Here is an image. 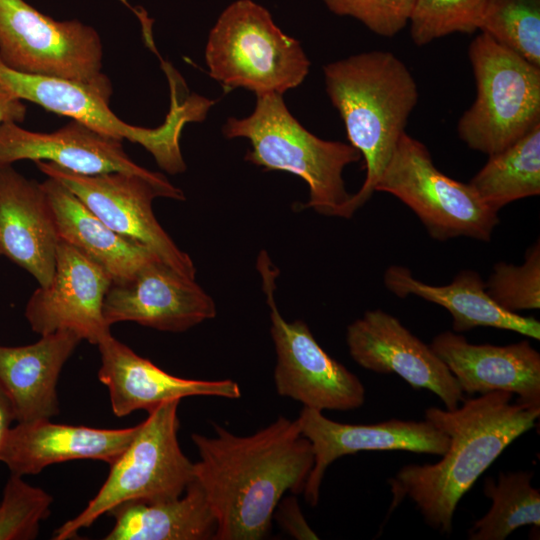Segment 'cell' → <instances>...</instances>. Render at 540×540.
<instances>
[{
    "label": "cell",
    "mask_w": 540,
    "mask_h": 540,
    "mask_svg": "<svg viewBox=\"0 0 540 540\" xmlns=\"http://www.w3.org/2000/svg\"><path fill=\"white\" fill-rule=\"evenodd\" d=\"M107 514L115 524L105 540H208L216 530L205 495L195 480L179 497L127 501Z\"/></svg>",
    "instance_id": "cell-25"
},
{
    "label": "cell",
    "mask_w": 540,
    "mask_h": 540,
    "mask_svg": "<svg viewBox=\"0 0 540 540\" xmlns=\"http://www.w3.org/2000/svg\"><path fill=\"white\" fill-rule=\"evenodd\" d=\"M181 400L161 403L148 412L97 494L74 518L58 527L54 540L75 537L100 516L127 501H159L181 496L194 480L193 462L178 442Z\"/></svg>",
    "instance_id": "cell-7"
},
{
    "label": "cell",
    "mask_w": 540,
    "mask_h": 540,
    "mask_svg": "<svg viewBox=\"0 0 540 540\" xmlns=\"http://www.w3.org/2000/svg\"><path fill=\"white\" fill-rule=\"evenodd\" d=\"M468 54L477 94L457 133L470 149L490 156L540 123V67L482 32Z\"/></svg>",
    "instance_id": "cell-8"
},
{
    "label": "cell",
    "mask_w": 540,
    "mask_h": 540,
    "mask_svg": "<svg viewBox=\"0 0 540 540\" xmlns=\"http://www.w3.org/2000/svg\"><path fill=\"white\" fill-rule=\"evenodd\" d=\"M323 73L326 93L344 123L349 144L365 162L364 182L345 206L344 218H350L375 192L419 92L407 66L389 51L355 54L325 65Z\"/></svg>",
    "instance_id": "cell-3"
},
{
    "label": "cell",
    "mask_w": 540,
    "mask_h": 540,
    "mask_svg": "<svg viewBox=\"0 0 540 540\" xmlns=\"http://www.w3.org/2000/svg\"><path fill=\"white\" fill-rule=\"evenodd\" d=\"M384 284L398 297L415 295L444 307L452 316L454 332L491 327L540 339V322L501 308L474 270H462L450 284L435 286L414 278L408 268L393 265L384 273Z\"/></svg>",
    "instance_id": "cell-23"
},
{
    "label": "cell",
    "mask_w": 540,
    "mask_h": 540,
    "mask_svg": "<svg viewBox=\"0 0 540 540\" xmlns=\"http://www.w3.org/2000/svg\"><path fill=\"white\" fill-rule=\"evenodd\" d=\"M205 62L225 92L244 88L255 96L298 87L311 65L301 43L252 0H237L222 11L209 32Z\"/></svg>",
    "instance_id": "cell-6"
},
{
    "label": "cell",
    "mask_w": 540,
    "mask_h": 540,
    "mask_svg": "<svg viewBox=\"0 0 540 540\" xmlns=\"http://www.w3.org/2000/svg\"><path fill=\"white\" fill-rule=\"evenodd\" d=\"M0 83L15 97L79 121L93 130L123 141L140 144L169 174L186 170L180 137L189 122L203 121L215 100L189 93L186 86L170 84V109L156 128L134 126L122 121L110 107V97L89 85L13 71L0 61Z\"/></svg>",
    "instance_id": "cell-5"
},
{
    "label": "cell",
    "mask_w": 540,
    "mask_h": 540,
    "mask_svg": "<svg viewBox=\"0 0 540 540\" xmlns=\"http://www.w3.org/2000/svg\"><path fill=\"white\" fill-rule=\"evenodd\" d=\"M59 241L42 184L12 165L0 166V255L29 272L40 286H47Z\"/></svg>",
    "instance_id": "cell-20"
},
{
    "label": "cell",
    "mask_w": 540,
    "mask_h": 540,
    "mask_svg": "<svg viewBox=\"0 0 540 540\" xmlns=\"http://www.w3.org/2000/svg\"><path fill=\"white\" fill-rule=\"evenodd\" d=\"M430 347L447 365L463 393L504 391L540 408V354L527 340L497 346L472 344L457 332L436 335Z\"/></svg>",
    "instance_id": "cell-18"
},
{
    "label": "cell",
    "mask_w": 540,
    "mask_h": 540,
    "mask_svg": "<svg viewBox=\"0 0 540 540\" xmlns=\"http://www.w3.org/2000/svg\"><path fill=\"white\" fill-rule=\"evenodd\" d=\"M346 342L350 356L362 368L397 374L413 388L436 394L447 410L465 400L456 378L430 345L383 310L366 311L352 322Z\"/></svg>",
    "instance_id": "cell-13"
},
{
    "label": "cell",
    "mask_w": 540,
    "mask_h": 540,
    "mask_svg": "<svg viewBox=\"0 0 540 540\" xmlns=\"http://www.w3.org/2000/svg\"><path fill=\"white\" fill-rule=\"evenodd\" d=\"M13 421L16 418L12 402L0 384V447Z\"/></svg>",
    "instance_id": "cell-35"
},
{
    "label": "cell",
    "mask_w": 540,
    "mask_h": 540,
    "mask_svg": "<svg viewBox=\"0 0 540 540\" xmlns=\"http://www.w3.org/2000/svg\"><path fill=\"white\" fill-rule=\"evenodd\" d=\"M297 421L314 455V464L302 492L310 506L318 504L324 474L340 457L361 451L394 450L442 456L449 446V437L428 420L390 419L374 424H347L303 407Z\"/></svg>",
    "instance_id": "cell-16"
},
{
    "label": "cell",
    "mask_w": 540,
    "mask_h": 540,
    "mask_svg": "<svg viewBox=\"0 0 540 540\" xmlns=\"http://www.w3.org/2000/svg\"><path fill=\"white\" fill-rule=\"evenodd\" d=\"M375 191L392 194L405 203L436 240L464 236L489 241L499 222L498 211L488 207L469 183L438 170L427 147L406 132Z\"/></svg>",
    "instance_id": "cell-10"
},
{
    "label": "cell",
    "mask_w": 540,
    "mask_h": 540,
    "mask_svg": "<svg viewBox=\"0 0 540 540\" xmlns=\"http://www.w3.org/2000/svg\"><path fill=\"white\" fill-rule=\"evenodd\" d=\"M257 269L270 313L277 394L321 412L360 408L365 401L360 379L319 345L304 321L282 317L274 298L279 271L265 251L258 256Z\"/></svg>",
    "instance_id": "cell-11"
},
{
    "label": "cell",
    "mask_w": 540,
    "mask_h": 540,
    "mask_svg": "<svg viewBox=\"0 0 540 540\" xmlns=\"http://www.w3.org/2000/svg\"><path fill=\"white\" fill-rule=\"evenodd\" d=\"M41 184L60 240L102 267L113 282L126 280L160 259L147 247L110 229L58 180L48 177Z\"/></svg>",
    "instance_id": "cell-24"
},
{
    "label": "cell",
    "mask_w": 540,
    "mask_h": 540,
    "mask_svg": "<svg viewBox=\"0 0 540 540\" xmlns=\"http://www.w3.org/2000/svg\"><path fill=\"white\" fill-rule=\"evenodd\" d=\"M216 304L195 279L161 259L130 278L111 283L103 302L106 323L131 321L160 331L183 332L216 316Z\"/></svg>",
    "instance_id": "cell-15"
},
{
    "label": "cell",
    "mask_w": 540,
    "mask_h": 540,
    "mask_svg": "<svg viewBox=\"0 0 540 540\" xmlns=\"http://www.w3.org/2000/svg\"><path fill=\"white\" fill-rule=\"evenodd\" d=\"M111 283L102 267L60 240L52 279L28 300L26 319L41 336L69 330L98 345L111 335L103 316V302Z\"/></svg>",
    "instance_id": "cell-14"
},
{
    "label": "cell",
    "mask_w": 540,
    "mask_h": 540,
    "mask_svg": "<svg viewBox=\"0 0 540 540\" xmlns=\"http://www.w3.org/2000/svg\"><path fill=\"white\" fill-rule=\"evenodd\" d=\"M485 288L488 295L508 312L517 313L523 310L539 309V240L528 249L522 265L496 263L487 282H485Z\"/></svg>",
    "instance_id": "cell-31"
},
{
    "label": "cell",
    "mask_w": 540,
    "mask_h": 540,
    "mask_svg": "<svg viewBox=\"0 0 540 540\" xmlns=\"http://www.w3.org/2000/svg\"><path fill=\"white\" fill-rule=\"evenodd\" d=\"M81 340L72 331L58 330L26 346H0V384L17 422L50 419L59 413L58 379Z\"/></svg>",
    "instance_id": "cell-22"
},
{
    "label": "cell",
    "mask_w": 540,
    "mask_h": 540,
    "mask_svg": "<svg viewBox=\"0 0 540 540\" xmlns=\"http://www.w3.org/2000/svg\"><path fill=\"white\" fill-rule=\"evenodd\" d=\"M212 426L214 436L191 438L200 457L194 480L216 522L213 539H263L284 494L303 492L314 464L311 444L297 419L284 416L248 436Z\"/></svg>",
    "instance_id": "cell-1"
},
{
    "label": "cell",
    "mask_w": 540,
    "mask_h": 540,
    "mask_svg": "<svg viewBox=\"0 0 540 540\" xmlns=\"http://www.w3.org/2000/svg\"><path fill=\"white\" fill-rule=\"evenodd\" d=\"M470 186L490 208L540 193V123L503 151L490 155L470 180Z\"/></svg>",
    "instance_id": "cell-26"
},
{
    "label": "cell",
    "mask_w": 540,
    "mask_h": 540,
    "mask_svg": "<svg viewBox=\"0 0 540 540\" xmlns=\"http://www.w3.org/2000/svg\"><path fill=\"white\" fill-rule=\"evenodd\" d=\"M512 397L494 391L464 400L454 410L426 409V420L449 437L448 449L437 463L407 464L387 480L388 512L409 498L427 525L450 534L460 499L515 439L536 425L540 408L512 402Z\"/></svg>",
    "instance_id": "cell-2"
},
{
    "label": "cell",
    "mask_w": 540,
    "mask_h": 540,
    "mask_svg": "<svg viewBox=\"0 0 540 540\" xmlns=\"http://www.w3.org/2000/svg\"><path fill=\"white\" fill-rule=\"evenodd\" d=\"M532 471L500 472L488 477L484 495L492 500L489 511L468 530L470 540H504L517 528L540 526V491L532 486Z\"/></svg>",
    "instance_id": "cell-27"
},
{
    "label": "cell",
    "mask_w": 540,
    "mask_h": 540,
    "mask_svg": "<svg viewBox=\"0 0 540 540\" xmlns=\"http://www.w3.org/2000/svg\"><path fill=\"white\" fill-rule=\"evenodd\" d=\"M478 30L540 67V0H489Z\"/></svg>",
    "instance_id": "cell-28"
},
{
    "label": "cell",
    "mask_w": 540,
    "mask_h": 540,
    "mask_svg": "<svg viewBox=\"0 0 540 540\" xmlns=\"http://www.w3.org/2000/svg\"><path fill=\"white\" fill-rule=\"evenodd\" d=\"M53 497L11 474L0 502V540L37 538L40 524L51 513Z\"/></svg>",
    "instance_id": "cell-30"
},
{
    "label": "cell",
    "mask_w": 540,
    "mask_h": 540,
    "mask_svg": "<svg viewBox=\"0 0 540 540\" xmlns=\"http://www.w3.org/2000/svg\"><path fill=\"white\" fill-rule=\"evenodd\" d=\"M101 364L98 379L109 391L113 413L124 417L137 410L147 413L163 402L190 396L241 397L231 379L197 380L171 375L137 355L112 334L98 344Z\"/></svg>",
    "instance_id": "cell-19"
},
{
    "label": "cell",
    "mask_w": 540,
    "mask_h": 540,
    "mask_svg": "<svg viewBox=\"0 0 540 540\" xmlns=\"http://www.w3.org/2000/svg\"><path fill=\"white\" fill-rule=\"evenodd\" d=\"M222 133L228 139L249 140L247 162L264 171H285L303 179L309 187V200L301 209L344 218L351 194L342 174L361 154L351 144L324 140L308 131L291 114L283 95L256 96L253 112L244 118L228 117Z\"/></svg>",
    "instance_id": "cell-4"
},
{
    "label": "cell",
    "mask_w": 540,
    "mask_h": 540,
    "mask_svg": "<svg viewBox=\"0 0 540 540\" xmlns=\"http://www.w3.org/2000/svg\"><path fill=\"white\" fill-rule=\"evenodd\" d=\"M489 0H416L410 19L415 45L453 33H473Z\"/></svg>",
    "instance_id": "cell-29"
},
{
    "label": "cell",
    "mask_w": 540,
    "mask_h": 540,
    "mask_svg": "<svg viewBox=\"0 0 540 540\" xmlns=\"http://www.w3.org/2000/svg\"><path fill=\"white\" fill-rule=\"evenodd\" d=\"M0 61L16 72L76 81L112 94L102 72L98 32L76 19L55 20L25 0H0Z\"/></svg>",
    "instance_id": "cell-9"
},
{
    "label": "cell",
    "mask_w": 540,
    "mask_h": 540,
    "mask_svg": "<svg viewBox=\"0 0 540 540\" xmlns=\"http://www.w3.org/2000/svg\"><path fill=\"white\" fill-rule=\"evenodd\" d=\"M274 515H276L282 529L292 538L298 540L319 539L306 522L296 497L291 496L283 500L281 499L275 509Z\"/></svg>",
    "instance_id": "cell-33"
},
{
    "label": "cell",
    "mask_w": 540,
    "mask_h": 540,
    "mask_svg": "<svg viewBox=\"0 0 540 540\" xmlns=\"http://www.w3.org/2000/svg\"><path fill=\"white\" fill-rule=\"evenodd\" d=\"M19 160L47 161L83 175L124 172L142 176L171 191H182L161 173L130 159L122 141L72 120L50 133L26 130L18 123L0 124V166Z\"/></svg>",
    "instance_id": "cell-17"
},
{
    "label": "cell",
    "mask_w": 540,
    "mask_h": 540,
    "mask_svg": "<svg viewBox=\"0 0 540 540\" xmlns=\"http://www.w3.org/2000/svg\"><path fill=\"white\" fill-rule=\"evenodd\" d=\"M35 164L47 177L65 185L110 229L142 244L177 272L195 279L192 259L174 243L152 210L155 198L184 200L183 191H171L136 174L83 175L47 161Z\"/></svg>",
    "instance_id": "cell-12"
},
{
    "label": "cell",
    "mask_w": 540,
    "mask_h": 540,
    "mask_svg": "<svg viewBox=\"0 0 540 540\" xmlns=\"http://www.w3.org/2000/svg\"><path fill=\"white\" fill-rule=\"evenodd\" d=\"M339 16H349L382 37H393L403 30L416 0H322Z\"/></svg>",
    "instance_id": "cell-32"
},
{
    "label": "cell",
    "mask_w": 540,
    "mask_h": 540,
    "mask_svg": "<svg viewBox=\"0 0 540 540\" xmlns=\"http://www.w3.org/2000/svg\"><path fill=\"white\" fill-rule=\"evenodd\" d=\"M27 109L22 100L12 95L0 83V124L21 123L26 117Z\"/></svg>",
    "instance_id": "cell-34"
},
{
    "label": "cell",
    "mask_w": 540,
    "mask_h": 540,
    "mask_svg": "<svg viewBox=\"0 0 540 540\" xmlns=\"http://www.w3.org/2000/svg\"><path fill=\"white\" fill-rule=\"evenodd\" d=\"M137 425L101 429L52 423L50 419L18 422L0 447V462L11 474L35 475L47 466L89 459L112 464L132 440Z\"/></svg>",
    "instance_id": "cell-21"
}]
</instances>
